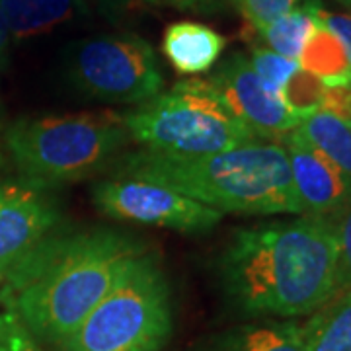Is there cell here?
I'll return each instance as SVG.
<instances>
[{"label": "cell", "instance_id": "cell-30", "mask_svg": "<svg viewBox=\"0 0 351 351\" xmlns=\"http://www.w3.org/2000/svg\"><path fill=\"white\" fill-rule=\"evenodd\" d=\"M336 2H339V4H341L343 8H348V10H350V14H351V0H336Z\"/></svg>", "mask_w": 351, "mask_h": 351}, {"label": "cell", "instance_id": "cell-7", "mask_svg": "<svg viewBox=\"0 0 351 351\" xmlns=\"http://www.w3.org/2000/svg\"><path fill=\"white\" fill-rule=\"evenodd\" d=\"M71 78L90 98L115 104H145L164 84L158 57L135 34L84 39L71 57Z\"/></svg>", "mask_w": 351, "mask_h": 351}, {"label": "cell", "instance_id": "cell-23", "mask_svg": "<svg viewBox=\"0 0 351 351\" xmlns=\"http://www.w3.org/2000/svg\"><path fill=\"white\" fill-rule=\"evenodd\" d=\"M0 351H43L10 308L0 311Z\"/></svg>", "mask_w": 351, "mask_h": 351}, {"label": "cell", "instance_id": "cell-21", "mask_svg": "<svg viewBox=\"0 0 351 351\" xmlns=\"http://www.w3.org/2000/svg\"><path fill=\"white\" fill-rule=\"evenodd\" d=\"M254 32H262L279 16L297 8L302 0H230Z\"/></svg>", "mask_w": 351, "mask_h": 351}, {"label": "cell", "instance_id": "cell-26", "mask_svg": "<svg viewBox=\"0 0 351 351\" xmlns=\"http://www.w3.org/2000/svg\"><path fill=\"white\" fill-rule=\"evenodd\" d=\"M151 4L158 6H168L176 8L182 12H195V14H215L221 8H225L226 0H149Z\"/></svg>", "mask_w": 351, "mask_h": 351}, {"label": "cell", "instance_id": "cell-17", "mask_svg": "<svg viewBox=\"0 0 351 351\" xmlns=\"http://www.w3.org/2000/svg\"><path fill=\"white\" fill-rule=\"evenodd\" d=\"M313 147L338 166L351 182V123L324 110L302 117L297 127Z\"/></svg>", "mask_w": 351, "mask_h": 351}, {"label": "cell", "instance_id": "cell-25", "mask_svg": "<svg viewBox=\"0 0 351 351\" xmlns=\"http://www.w3.org/2000/svg\"><path fill=\"white\" fill-rule=\"evenodd\" d=\"M316 16H318V20L326 25L332 34L338 36L339 41L343 43V47L348 51V57H350L351 63V14L330 12V10H326V8L320 4L318 10H316Z\"/></svg>", "mask_w": 351, "mask_h": 351}, {"label": "cell", "instance_id": "cell-6", "mask_svg": "<svg viewBox=\"0 0 351 351\" xmlns=\"http://www.w3.org/2000/svg\"><path fill=\"white\" fill-rule=\"evenodd\" d=\"M172 328L170 283L158 256L147 252L59 348L61 351H164Z\"/></svg>", "mask_w": 351, "mask_h": 351}, {"label": "cell", "instance_id": "cell-19", "mask_svg": "<svg viewBox=\"0 0 351 351\" xmlns=\"http://www.w3.org/2000/svg\"><path fill=\"white\" fill-rule=\"evenodd\" d=\"M322 98H324V82L311 73L302 71L301 66L289 78L287 84L279 94V100L299 119L318 112L322 108Z\"/></svg>", "mask_w": 351, "mask_h": 351}, {"label": "cell", "instance_id": "cell-20", "mask_svg": "<svg viewBox=\"0 0 351 351\" xmlns=\"http://www.w3.org/2000/svg\"><path fill=\"white\" fill-rule=\"evenodd\" d=\"M250 63L256 75L260 76L263 86L267 88V92H271L277 98L289 78L299 71V61L287 59L265 47H252Z\"/></svg>", "mask_w": 351, "mask_h": 351}, {"label": "cell", "instance_id": "cell-13", "mask_svg": "<svg viewBox=\"0 0 351 351\" xmlns=\"http://www.w3.org/2000/svg\"><path fill=\"white\" fill-rule=\"evenodd\" d=\"M205 351H304V334L293 320H269L237 328Z\"/></svg>", "mask_w": 351, "mask_h": 351}, {"label": "cell", "instance_id": "cell-12", "mask_svg": "<svg viewBox=\"0 0 351 351\" xmlns=\"http://www.w3.org/2000/svg\"><path fill=\"white\" fill-rule=\"evenodd\" d=\"M226 39L209 25L199 22H174L162 36V53L176 73L186 76L211 71L223 51Z\"/></svg>", "mask_w": 351, "mask_h": 351}, {"label": "cell", "instance_id": "cell-3", "mask_svg": "<svg viewBox=\"0 0 351 351\" xmlns=\"http://www.w3.org/2000/svg\"><path fill=\"white\" fill-rule=\"evenodd\" d=\"M112 166L117 176L160 184L221 213L302 215L281 143L252 141L203 156H170L141 149Z\"/></svg>", "mask_w": 351, "mask_h": 351}, {"label": "cell", "instance_id": "cell-4", "mask_svg": "<svg viewBox=\"0 0 351 351\" xmlns=\"http://www.w3.org/2000/svg\"><path fill=\"white\" fill-rule=\"evenodd\" d=\"M129 141L121 115L112 112L24 117L4 131L18 178L45 189L96 176Z\"/></svg>", "mask_w": 351, "mask_h": 351}, {"label": "cell", "instance_id": "cell-28", "mask_svg": "<svg viewBox=\"0 0 351 351\" xmlns=\"http://www.w3.org/2000/svg\"><path fill=\"white\" fill-rule=\"evenodd\" d=\"M8 38H10V32H8L6 22H4V16L0 12V59L4 57V53L8 49Z\"/></svg>", "mask_w": 351, "mask_h": 351}, {"label": "cell", "instance_id": "cell-5", "mask_svg": "<svg viewBox=\"0 0 351 351\" xmlns=\"http://www.w3.org/2000/svg\"><path fill=\"white\" fill-rule=\"evenodd\" d=\"M131 141L170 156H203L248 145V127L228 112L209 80L189 78L121 115Z\"/></svg>", "mask_w": 351, "mask_h": 351}, {"label": "cell", "instance_id": "cell-16", "mask_svg": "<svg viewBox=\"0 0 351 351\" xmlns=\"http://www.w3.org/2000/svg\"><path fill=\"white\" fill-rule=\"evenodd\" d=\"M76 0H0L10 36L25 39L49 32L75 14Z\"/></svg>", "mask_w": 351, "mask_h": 351}, {"label": "cell", "instance_id": "cell-2", "mask_svg": "<svg viewBox=\"0 0 351 351\" xmlns=\"http://www.w3.org/2000/svg\"><path fill=\"white\" fill-rule=\"evenodd\" d=\"M226 297L254 316L314 314L338 293L336 226L326 217L239 228L219 258Z\"/></svg>", "mask_w": 351, "mask_h": 351}, {"label": "cell", "instance_id": "cell-27", "mask_svg": "<svg viewBox=\"0 0 351 351\" xmlns=\"http://www.w3.org/2000/svg\"><path fill=\"white\" fill-rule=\"evenodd\" d=\"M10 166H12V162H10V156H8V151H6L4 133H0V184L6 182V180H12V176H10Z\"/></svg>", "mask_w": 351, "mask_h": 351}, {"label": "cell", "instance_id": "cell-15", "mask_svg": "<svg viewBox=\"0 0 351 351\" xmlns=\"http://www.w3.org/2000/svg\"><path fill=\"white\" fill-rule=\"evenodd\" d=\"M299 66L320 78L324 84H351V63L348 51L338 36L332 34L320 20L302 47Z\"/></svg>", "mask_w": 351, "mask_h": 351}, {"label": "cell", "instance_id": "cell-14", "mask_svg": "<svg viewBox=\"0 0 351 351\" xmlns=\"http://www.w3.org/2000/svg\"><path fill=\"white\" fill-rule=\"evenodd\" d=\"M302 334L304 351H351V289L320 306Z\"/></svg>", "mask_w": 351, "mask_h": 351}, {"label": "cell", "instance_id": "cell-10", "mask_svg": "<svg viewBox=\"0 0 351 351\" xmlns=\"http://www.w3.org/2000/svg\"><path fill=\"white\" fill-rule=\"evenodd\" d=\"M61 223L59 203L49 189L22 178L0 184V281L38 242Z\"/></svg>", "mask_w": 351, "mask_h": 351}, {"label": "cell", "instance_id": "cell-18", "mask_svg": "<svg viewBox=\"0 0 351 351\" xmlns=\"http://www.w3.org/2000/svg\"><path fill=\"white\" fill-rule=\"evenodd\" d=\"M318 0H306L304 4H299L297 8L279 16L267 27H263L262 32H258L262 34L267 49L276 51L293 61H299L306 39L311 38L313 29L318 24Z\"/></svg>", "mask_w": 351, "mask_h": 351}, {"label": "cell", "instance_id": "cell-1", "mask_svg": "<svg viewBox=\"0 0 351 351\" xmlns=\"http://www.w3.org/2000/svg\"><path fill=\"white\" fill-rule=\"evenodd\" d=\"M147 252L112 228L51 232L2 279L0 302L34 338L59 348Z\"/></svg>", "mask_w": 351, "mask_h": 351}, {"label": "cell", "instance_id": "cell-29", "mask_svg": "<svg viewBox=\"0 0 351 351\" xmlns=\"http://www.w3.org/2000/svg\"><path fill=\"white\" fill-rule=\"evenodd\" d=\"M113 2H119V4H127V6H131V4H137V2H149V0H113Z\"/></svg>", "mask_w": 351, "mask_h": 351}, {"label": "cell", "instance_id": "cell-8", "mask_svg": "<svg viewBox=\"0 0 351 351\" xmlns=\"http://www.w3.org/2000/svg\"><path fill=\"white\" fill-rule=\"evenodd\" d=\"M92 201L101 213L115 221L162 226L188 234H203L221 223L223 215L174 189L113 174L92 188Z\"/></svg>", "mask_w": 351, "mask_h": 351}, {"label": "cell", "instance_id": "cell-22", "mask_svg": "<svg viewBox=\"0 0 351 351\" xmlns=\"http://www.w3.org/2000/svg\"><path fill=\"white\" fill-rule=\"evenodd\" d=\"M332 221L338 240V293H343L351 289V203L334 215Z\"/></svg>", "mask_w": 351, "mask_h": 351}, {"label": "cell", "instance_id": "cell-24", "mask_svg": "<svg viewBox=\"0 0 351 351\" xmlns=\"http://www.w3.org/2000/svg\"><path fill=\"white\" fill-rule=\"evenodd\" d=\"M328 113L351 123V84H324L322 108Z\"/></svg>", "mask_w": 351, "mask_h": 351}, {"label": "cell", "instance_id": "cell-11", "mask_svg": "<svg viewBox=\"0 0 351 351\" xmlns=\"http://www.w3.org/2000/svg\"><path fill=\"white\" fill-rule=\"evenodd\" d=\"M291 166L295 195L306 217L332 219L351 203V182L322 152L302 137L299 129L281 143Z\"/></svg>", "mask_w": 351, "mask_h": 351}, {"label": "cell", "instance_id": "cell-9", "mask_svg": "<svg viewBox=\"0 0 351 351\" xmlns=\"http://www.w3.org/2000/svg\"><path fill=\"white\" fill-rule=\"evenodd\" d=\"M217 96L240 123L248 127L260 141L283 143L301 119L289 112L285 104L267 92L260 76L252 69L250 59L232 53L209 78Z\"/></svg>", "mask_w": 351, "mask_h": 351}]
</instances>
